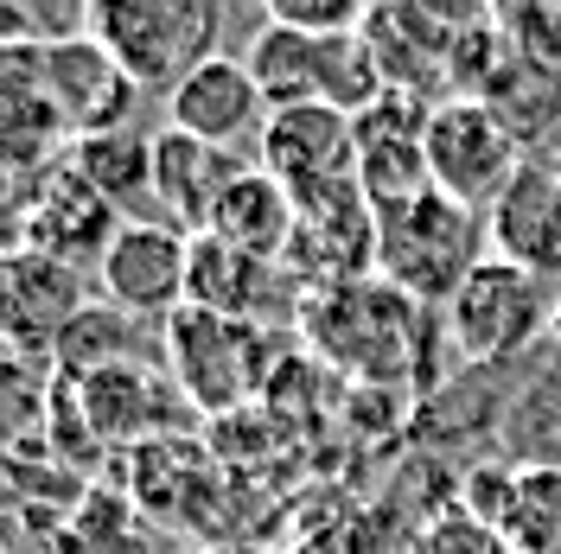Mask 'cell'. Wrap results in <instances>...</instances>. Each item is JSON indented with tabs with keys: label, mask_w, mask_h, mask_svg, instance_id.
<instances>
[{
	"label": "cell",
	"mask_w": 561,
	"mask_h": 554,
	"mask_svg": "<svg viewBox=\"0 0 561 554\" xmlns=\"http://www.w3.org/2000/svg\"><path fill=\"white\" fill-rule=\"evenodd\" d=\"M192 307L262 325L280 307H307V287L287 275V262H255L217 236H192Z\"/></svg>",
	"instance_id": "18"
},
{
	"label": "cell",
	"mask_w": 561,
	"mask_h": 554,
	"mask_svg": "<svg viewBox=\"0 0 561 554\" xmlns=\"http://www.w3.org/2000/svg\"><path fill=\"white\" fill-rule=\"evenodd\" d=\"M103 300L122 312H135L147 325H173L192 307V236L160 223V217H128L115 230V243L96 262Z\"/></svg>",
	"instance_id": "9"
},
{
	"label": "cell",
	"mask_w": 561,
	"mask_h": 554,
	"mask_svg": "<svg viewBox=\"0 0 561 554\" xmlns=\"http://www.w3.org/2000/svg\"><path fill=\"white\" fill-rule=\"evenodd\" d=\"M549 319H556L549 287L536 275H524V268L485 255L472 268V280L454 293V307L440 312V332H447V345H454L459 363L491 370V363L524 357L536 338H549Z\"/></svg>",
	"instance_id": "6"
},
{
	"label": "cell",
	"mask_w": 561,
	"mask_h": 554,
	"mask_svg": "<svg viewBox=\"0 0 561 554\" xmlns=\"http://www.w3.org/2000/svg\"><path fill=\"white\" fill-rule=\"evenodd\" d=\"M427 115L434 103L389 90L383 103H370L357 115V185L377 210L409 205L421 192H434L427 173Z\"/></svg>",
	"instance_id": "12"
},
{
	"label": "cell",
	"mask_w": 561,
	"mask_h": 554,
	"mask_svg": "<svg viewBox=\"0 0 561 554\" xmlns=\"http://www.w3.org/2000/svg\"><path fill=\"white\" fill-rule=\"evenodd\" d=\"M115 230H122L115 205L103 192H90L70 160L45 166L38 173V205L20 210V249H45V255H65V262H83V255L103 262Z\"/></svg>",
	"instance_id": "19"
},
{
	"label": "cell",
	"mask_w": 561,
	"mask_h": 554,
	"mask_svg": "<svg viewBox=\"0 0 561 554\" xmlns=\"http://www.w3.org/2000/svg\"><path fill=\"white\" fill-rule=\"evenodd\" d=\"M549 350H556V382H561V300H556V319H549Z\"/></svg>",
	"instance_id": "28"
},
{
	"label": "cell",
	"mask_w": 561,
	"mask_h": 554,
	"mask_svg": "<svg viewBox=\"0 0 561 554\" xmlns=\"http://www.w3.org/2000/svg\"><path fill=\"white\" fill-rule=\"evenodd\" d=\"M255 166L280 178L294 198L313 185H332V178H357V115L325 103L275 108L255 140Z\"/></svg>",
	"instance_id": "13"
},
{
	"label": "cell",
	"mask_w": 561,
	"mask_h": 554,
	"mask_svg": "<svg viewBox=\"0 0 561 554\" xmlns=\"http://www.w3.org/2000/svg\"><path fill=\"white\" fill-rule=\"evenodd\" d=\"M243 65L262 90L268 115L275 108H300V103H325L345 108V115H364L370 103L389 96V77L370 51L364 33H339V38H313L294 33V26H275L262 20L255 38L243 45Z\"/></svg>",
	"instance_id": "3"
},
{
	"label": "cell",
	"mask_w": 561,
	"mask_h": 554,
	"mask_svg": "<svg viewBox=\"0 0 561 554\" xmlns=\"http://www.w3.org/2000/svg\"><path fill=\"white\" fill-rule=\"evenodd\" d=\"M497 535L511 554H561V465H517Z\"/></svg>",
	"instance_id": "24"
},
{
	"label": "cell",
	"mask_w": 561,
	"mask_h": 554,
	"mask_svg": "<svg viewBox=\"0 0 561 554\" xmlns=\"http://www.w3.org/2000/svg\"><path fill=\"white\" fill-rule=\"evenodd\" d=\"M255 160L230 153V147H205V140L160 128L153 135V217L173 223L185 236H205L210 210L224 205V192L249 173Z\"/></svg>",
	"instance_id": "16"
},
{
	"label": "cell",
	"mask_w": 561,
	"mask_h": 554,
	"mask_svg": "<svg viewBox=\"0 0 561 554\" xmlns=\"http://www.w3.org/2000/svg\"><path fill=\"white\" fill-rule=\"evenodd\" d=\"M524 166H529V147L511 135V122L485 96L434 103V115H427V173H434V192H447L466 210H491Z\"/></svg>",
	"instance_id": "7"
},
{
	"label": "cell",
	"mask_w": 561,
	"mask_h": 554,
	"mask_svg": "<svg viewBox=\"0 0 561 554\" xmlns=\"http://www.w3.org/2000/svg\"><path fill=\"white\" fill-rule=\"evenodd\" d=\"M415 554H511V542H504L491 522L454 510V517H434L427 529H421V535H415Z\"/></svg>",
	"instance_id": "26"
},
{
	"label": "cell",
	"mask_w": 561,
	"mask_h": 554,
	"mask_svg": "<svg viewBox=\"0 0 561 554\" xmlns=\"http://www.w3.org/2000/svg\"><path fill=\"white\" fill-rule=\"evenodd\" d=\"M65 160L77 166V178H83L90 192H103L115 210L153 205V135H140V128H122V135L70 140Z\"/></svg>",
	"instance_id": "23"
},
{
	"label": "cell",
	"mask_w": 561,
	"mask_h": 554,
	"mask_svg": "<svg viewBox=\"0 0 561 554\" xmlns=\"http://www.w3.org/2000/svg\"><path fill=\"white\" fill-rule=\"evenodd\" d=\"M300 332H307L319 363L351 370L370 389L409 382L421 370V357H434V338H447L440 312L409 300V293H396L377 275L351 280V287H332V293H307Z\"/></svg>",
	"instance_id": "1"
},
{
	"label": "cell",
	"mask_w": 561,
	"mask_h": 554,
	"mask_svg": "<svg viewBox=\"0 0 561 554\" xmlns=\"http://www.w3.org/2000/svg\"><path fill=\"white\" fill-rule=\"evenodd\" d=\"M45 51V90L65 115L70 140H90V135H122L135 128V108H140V90L128 70L108 58L96 38H58V45H38Z\"/></svg>",
	"instance_id": "11"
},
{
	"label": "cell",
	"mask_w": 561,
	"mask_h": 554,
	"mask_svg": "<svg viewBox=\"0 0 561 554\" xmlns=\"http://www.w3.org/2000/svg\"><path fill=\"white\" fill-rule=\"evenodd\" d=\"M205 554H275V549H255V542H210Z\"/></svg>",
	"instance_id": "27"
},
{
	"label": "cell",
	"mask_w": 561,
	"mask_h": 554,
	"mask_svg": "<svg viewBox=\"0 0 561 554\" xmlns=\"http://www.w3.org/2000/svg\"><path fill=\"white\" fill-rule=\"evenodd\" d=\"M294 243H287V275L307 293H332L351 280L377 275V205L364 198L357 178H332L294 198Z\"/></svg>",
	"instance_id": "8"
},
{
	"label": "cell",
	"mask_w": 561,
	"mask_h": 554,
	"mask_svg": "<svg viewBox=\"0 0 561 554\" xmlns=\"http://www.w3.org/2000/svg\"><path fill=\"white\" fill-rule=\"evenodd\" d=\"M294 217H300V210H294V192H287L280 178H268L262 166H249V173L224 192V205L210 210L205 236L243 249V255H255V262H287Z\"/></svg>",
	"instance_id": "21"
},
{
	"label": "cell",
	"mask_w": 561,
	"mask_h": 554,
	"mask_svg": "<svg viewBox=\"0 0 561 554\" xmlns=\"http://www.w3.org/2000/svg\"><path fill=\"white\" fill-rule=\"evenodd\" d=\"M147 345H153V325H147V319L108 307V300H90V307L65 325L51 363H58V377L77 382V377H96V370H115V363H153Z\"/></svg>",
	"instance_id": "22"
},
{
	"label": "cell",
	"mask_w": 561,
	"mask_h": 554,
	"mask_svg": "<svg viewBox=\"0 0 561 554\" xmlns=\"http://www.w3.org/2000/svg\"><path fill=\"white\" fill-rule=\"evenodd\" d=\"M128 497L140 517L167 522V529H198L217 497V452L198 447L192 434L147 440V447H135V465H128Z\"/></svg>",
	"instance_id": "17"
},
{
	"label": "cell",
	"mask_w": 561,
	"mask_h": 554,
	"mask_svg": "<svg viewBox=\"0 0 561 554\" xmlns=\"http://www.w3.org/2000/svg\"><path fill=\"white\" fill-rule=\"evenodd\" d=\"M364 13L370 7H351V0H268L262 20L294 26V33H313V38H339V33H364Z\"/></svg>",
	"instance_id": "25"
},
{
	"label": "cell",
	"mask_w": 561,
	"mask_h": 554,
	"mask_svg": "<svg viewBox=\"0 0 561 554\" xmlns=\"http://www.w3.org/2000/svg\"><path fill=\"white\" fill-rule=\"evenodd\" d=\"M173 389L185 395V408H198L210 420H230L249 408L255 389H268V332L243 325V319H217L205 307H185L160 332Z\"/></svg>",
	"instance_id": "5"
},
{
	"label": "cell",
	"mask_w": 561,
	"mask_h": 554,
	"mask_svg": "<svg viewBox=\"0 0 561 554\" xmlns=\"http://www.w3.org/2000/svg\"><path fill=\"white\" fill-rule=\"evenodd\" d=\"M485 255V210L454 205L447 192H421L409 205L377 210V280L434 312L454 307V293L472 280Z\"/></svg>",
	"instance_id": "2"
},
{
	"label": "cell",
	"mask_w": 561,
	"mask_h": 554,
	"mask_svg": "<svg viewBox=\"0 0 561 554\" xmlns=\"http://www.w3.org/2000/svg\"><path fill=\"white\" fill-rule=\"evenodd\" d=\"M167 128L205 140V147H230V153H243L249 140H262L268 103H262V90L249 77L243 51H217L210 65L192 70L167 96Z\"/></svg>",
	"instance_id": "14"
},
{
	"label": "cell",
	"mask_w": 561,
	"mask_h": 554,
	"mask_svg": "<svg viewBox=\"0 0 561 554\" xmlns=\"http://www.w3.org/2000/svg\"><path fill=\"white\" fill-rule=\"evenodd\" d=\"M90 307L83 300V275L65 255L45 249H13L7 255V319H13V345L58 350L65 325Z\"/></svg>",
	"instance_id": "20"
},
{
	"label": "cell",
	"mask_w": 561,
	"mask_h": 554,
	"mask_svg": "<svg viewBox=\"0 0 561 554\" xmlns=\"http://www.w3.org/2000/svg\"><path fill=\"white\" fill-rule=\"evenodd\" d=\"M556 166H561V153H556Z\"/></svg>",
	"instance_id": "29"
},
{
	"label": "cell",
	"mask_w": 561,
	"mask_h": 554,
	"mask_svg": "<svg viewBox=\"0 0 561 554\" xmlns=\"http://www.w3.org/2000/svg\"><path fill=\"white\" fill-rule=\"evenodd\" d=\"M472 13H447V7H370L364 13V38L383 65L389 90L421 96V103H447L454 96V45Z\"/></svg>",
	"instance_id": "10"
},
{
	"label": "cell",
	"mask_w": 561,
	"mask_h": 554,
	"mask_svg": "<svg viewBox=\"0 0 561 554\" xmlns=\"http://www.w3.org/2000/svg\"><path fill=\"white\" fill-rule=\"evenodd\" d=\"M90 38L140 90L173 96L198 65H210L224 45V7L210 0H96L90 7Z\"/></svg>",
	"instance_id": "4"
},
{
	"label": "cell",
	"mask_w": 561,
	"mask_h": 554,
	"mask_svg": "<svg viewBox=\"0 0 561 554\" xmlns=\"http://www.w3.org/2000/svg\"><path fill=\"white\" fill-rule=\"evenodd\" d=\"M491 255L536 275L542 287H561V166L556 160H529L511 178V192L485 210Z\"/></svg>",
	"instance_id": "15"
}]
</instances>
